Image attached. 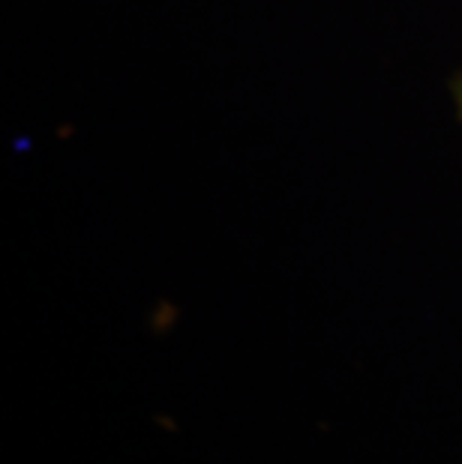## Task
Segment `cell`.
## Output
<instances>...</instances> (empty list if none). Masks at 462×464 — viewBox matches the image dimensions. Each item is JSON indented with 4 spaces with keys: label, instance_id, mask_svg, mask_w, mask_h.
<instances>
[{
    "label": "cell",
    "instance_id": "6da1fadb",
    "mask_svg": "<svg viewBox=\"0 0 462 464\" xmlns=\"http://www.w3.org/2000/svg\"><path fill=\"white\" fill-rule=\"evenodd\" d=\"M450 96H454V105H457V114L462 117V72L454 78V84H450Z\"/></svg>",
    "mask_w": 462,
    "mask_h": 464
}]
</instances>
